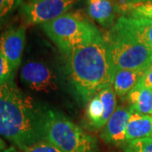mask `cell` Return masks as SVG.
I'll list each match as a JSON object with an SVG mask.
<instances>
[{"instance_id":"obj_1","label":"cell","mask_w":152,"mask_h":152,"mask_svg":"<svg viewBox=\"0 0 152 152\" xmlns=\"http://www.w3.org/2000/svg\"><path fill=\"white\" fill-rule=\"evenodd\" d=\"M48 110L14 80L0 85V136L20 151L43 141Z\"/></svg>"},{"instance_id":"obj_2","label":"cell","mask_w":152,"mask_h":152,"mask_svg":"<svg viewBox=\"0 0 152 152\" xmlns=\"http://www.w3.org/2000/svg\"><path fill=\"white\" fill-rule=\"evenodd\" d=\"M64 55L69 79L82 102L87 103L101 89L112 86L113 65L101 31Z\"/></svg>"},{"instance_id":"obj_3","label":"cell","mask_w":152,"mask_h":152,"mask_svg":"<svg viewBox=\"0 0 152 152\" xmlns=\"http://www.w3.org/2000/svg\"><path fill=\"white\" fill-rule=\"evenodd\" d=\"M44 132L45 140L62 152L96 151V139L59 112L48 110Z\"/></svg>"},{"instance_id":"obj_4","label":"cell","mask_w":152,"mask_h":152,"mask_svg":"<svg viewBox=\"0 0 152 152\" xmlns=\"http://www.w3.org/2000/svg\"><path fill=\"white\" fill-rule=\"evenodd\" d=\"M114 71H146L152 67V52L136 38L113 26L106 37Z\"/></svg>"},{"instance_id":"obj_5","label":"cell","mask_w":152,"mask_h":152,"mask_svg":"<svg viewBox=\"0 0 152 152\" xmlns=\"http://www.w3.org/2000/svg\"><path fill=\"white\" fill-rule=\"evenodd\" d=\"M41 26L64 54L86 43L100 32L95 26L81 16L69 13Z\"/></svg>"},{"instance_id":"obj_6","label":"cell","mask_w":152,"mask_h":152,"mask_svg":"<svg viewBox=\"0 0 152 152\" xmlns=\"http://www.w3.org/2000/svg\"><path fill=\"white\" fill-rule=\"evenodd\" d=\"M80 0H29L19 8V14L27 26L42 25L67 14Z\"/></svg>"},{"instance_id":"obj_7","label":"cell","mask_w":152,"mask_h":152,"mask_svg":"<svg viewBox=\"0 0 152 152\" xmlns=\"http://www.w3.org/2000/svg\"><path fill=\"white\" fill-rule=\"evenodd\" d=\"M117 109L116 94L112 86L101 89L87 103L86 118L93 130L102 129Z\"/></svg>"},{"instance_id":"obj_8","label":"cell","mask_w":152,"mask_h":152,"mask_svg":"<svg viewBox=\"0 0 152 152\" xmlns=\"http://www.w3.org/2000/svg\"><path fill=\"white\" fill-rule=\"evenodd\" d=\"M21 81L32 91L50 92L57 90L54 73L43 62L28 61L20 69Z\"/></svg>"},{"instance_id":"obj_9","label":"cell","mask_w":152,"mask_h":152,"mask_svg":"<svg viewBox=\"0 0 152 152\" xmlns=\"http://www.w3.org/2000/svg\"><path fill=\"white\" fill-rule=\"evenodd\" d=\"M26 45V27L12 26L0 36V53L15 72L20 65Z\"/></svg>"},{"instance_id":"obj_10","label":"cell","mask_w":152,"mask_h":152,"mask_svg":"<svg viewBox=\"0 0 152 152\" xmlns=\"http://www.w3.org/2000/svg\"><path fill=\"white\" fill-rule=\"evenodd\" d=\"M130 114V109L118 107L113 116L102 128L101 138L108 144L123 146L127 142L126 129Z\"/></svg>"},{"instance_id":"obj_11","label":"cell","mask_w":152,"mask_h":152,"mask_svg":"<svg viewBox=\"0 0 152 152\" xmlns=\"http://www.w3.org/2000/svg\"><path fill=\"white\" fill-rule=\"evenodd\" d=\"M114 26L136 38L152 52L151 20L122 15Z\"/></svg>"},{"instance_id":"obj_12","label":"cell","mask_w":152,"mask_h":152,"mask_svg":"<svg viewBox=\"0 0 152 152\" xmlns=\"http://www.w3.org/2000/svg\"><path fill=\"white\" fill-rule=\"evenodd\" d=\"M87 12L90 17L104 28L113 26L118 3L113 0H86Z\"/></svg>"},{"instance_id":"obj_13","label":"cell","mask_w":152,"mask_h":152,"mask_svg":"<svg viewBox=\"0 0 152 152\" xmlns=\"http://www.w3.org/2000/svg\"><path fill=\"white\" fill-rule=\"evenodd\" d=\"M145 71L118 69L114 71L112 86L119 97H126L139 84Z\"/></svg>"},{"instance_id":"obj_14","label":"cell","mask_w":152,"mask_h":152,"mask_svg":"<svg viewBox=\"0 0 152 152\" xmlns=\"http://www.w3.org/2000/svg\"><path fill=\"white\" fill-rule=\"evenodd\" d=\"M152 138V116L131 111L126 129V141Z\"/></svg>"},{"instance_id":"obj_15","label":"cell","mask_w":152,"mask_h":152,"mask_svg":"<svg viewBox=\"0 0 152 152\" xmlns=\"http://www.w3.org/2000/svg\"><path fill=\"white\" fill-rule=\"evenodd\" d=\"M130 111L152 116V89L137 85L127 96Z\"/></svg>"},{"instance_id":"obj_16","label":"cell","mask_w":152,"mask_h":152,"mask_svg":"<svg viewBox=\"0 0 152 152\" xmlns=\"http://www.w3.org/2000/svg\"><path fill=\"white\" fill-rule=\"evenodd\" d=\"M118 10L119 12L124 14V16L145 18L152 20V2L118 6Z\"/></svg>"},{"instance_id":"obj_17","label":"cell","mask_w":152,"mask_h":152,"mask_svg":"<svg viewBox=\"0 0 152 152\" xmlns=\"http://www.w3.org/2000/svg\"><path fill=\"white\" fill-rule=\"evenodd\" d=\"M122 148L124 152H152V138L128 141Z\"/></svg>"},{"instance_id":"obj_18","label":"cell","mask_w":152,"mask_h":152,"mask_svg":"<svg viewBox=\"0 0 152 152\" xmlns=\"http://www.w3.org/2000/svg\"><path fill=\"white\" fill-rule=\"evenodd\" d=\"M22 4L23 0H0V26L8 20Z\"/></svg>"},{"instance_id":"obj_19","label":"cell","mask_w":152,"mask_h":152,"mask_svg":"<svg viewBox=\"0 0 152 152\" xmlns=\"http://www.w3.org/2000/svg\"><path fill=\"white\" fill-rule=\"evenodd\" d=\"M15 72L12 70L9 62L0 53V85L14 80Z\"/></svg>"},{"instance_id":"obj_20","label":"cell","mask_w":152,"mask_h":152,"mask_svg":"<svg viewBox=\"0 0 152 152\" xmlns=\"http://www.w3.org/2000/svg\"><path fill=\"white\" fill-rule=\"evenodd\" d=\"M21 152H62L58 148L47 140L40 141L26 147Z\"/></svg>"},{"instance_id":"obj_21","label":"cell","mask_w":152,"mask_h":152,"mask_svg":"<svg viewBox=\"0 0 152 152\" xmlns=\"http://www.w3.org/2000/svg\"><path fill=\"white\" fill-rule=\"evenodd\" d=\"M139 85H141V86L152 89V67L145 71L140 81L139 82Z\"/></svg>"},{"instance_id":"obj_22","label":"cell","mask_w":152,"mask_h":152,"mask_svg":"<svg viewBox=\"0 0 152 152\" xmlns=\"http://www.w3.org/2000/svg\"><path fill=\"white\" fill-rule=\"evenodd\" d=\"M152 0H118V6L129 5V4H136L142 3H151Z\"/></svg>"},{"instance_id":"obj_23","label":"cell","mask_w":152,"mask_h":152,"mask_svg":"<svg viewBox=\"0 0 152 152\" xmlns=\"http://www.w3.org/2000/svg\"><path fill=\"white\" fill-rule=\"evenodd\" d=\"M0 152H18L17 151L16 148L15 146H10L7 147L5 150H3V151H0Z\"/></svg>"},{"instance_id":"obj_24","label":"cell","mask_w":152,"mask_h":152,"mask_svg":"<svg viewBox=\"0 0 152 152\" xmlns=\"http://www.w3.org/2000/svg\"><path fill=\"white\" fill-rule=\"evenodd\" d=\"M7 148V145H6V143L1 138H0V151H3V150H5Z\"/></svg>"},{"instance_id":"obj_25","label":"cell","mask_w":152,"mask_h":152,"mask_svg":"<svg viewBox=\"0 0 152 152\" xmlns=\"http://www.w3.org/2000/svg\"><path fill=\"white\" fill-rule=\"evenodd\" d=\"M114 2H117V3H118V0H113Z\"/></svg>"}]
</instances>
